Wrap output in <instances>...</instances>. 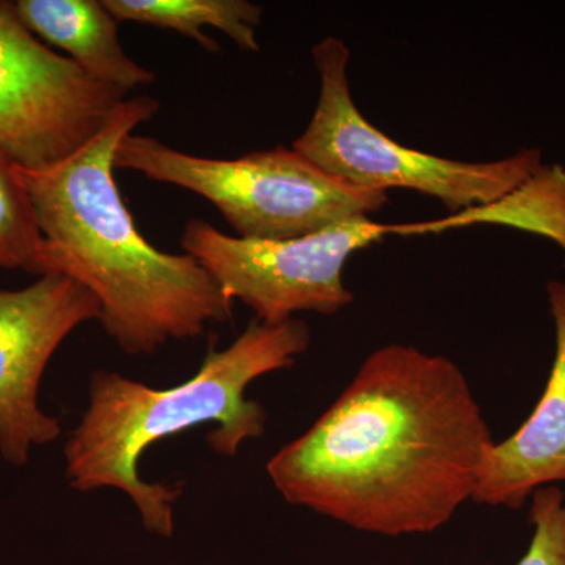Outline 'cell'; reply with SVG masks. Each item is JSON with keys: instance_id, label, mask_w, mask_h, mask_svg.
<instances>
[{"instance_id": "52a82bcc", "label": "cell", "mask_w": 565, "mask_h": 565, "mask_svg": "<svg viewBox=\"0 0 565 565\" xmlns=\"http://www.w3.org/2000/svg\"><path fill=\"white\" fill-rule=\"evenodd\" d=\"M126 93L52 51L0 0V154L25 170L65 161L96 136Z\"/></svg>"}, {"instance_id": "4fadbf2b", "label": "cell", "mask_w": 565, "mask_h": 565, "mask_svg": "<svg viewBox=\"0 0 565 565\" xmlns=\"http://www.w3.org/2000/svg\"><path fill=\"white\" fill-rule=\"evenodd\" d=\"M44 239L17 166L0 154V269L40 275Z\"/></svg>"}, {"instance_id": "5b68a950", "label": "cell", "mask_w": 565, "mask_h": 565, "mask_svg": "<svg viewBox=\"0 0 565 565\" xmlns=\"http://www.w3.org/2000/svg\"><path fill=\"white\" fill-rule=\"evenodd\" d=\"M311 54L321 90L310 125L292 148L345 184L379 192L411 189L456 214L501 199L544 166L542 152L527 148L498 161L463 162L397 143L353 103L348 79L351 51L344 41L327 36Z\"/></svg>"}, {"instance_id": "6da1fadb", "label": "cell", "mask_w": 565, "mask_h": 565, "mask_svg": "<svg viewBox=\"0 0 565 565\" xmlns=\"http://www.w3.org/2000/svg\"><path fill=\"white\" fill-rule=\"evenodd\" d=\"M494 444L459 366L414 345L375 349L313 426L267 463L288 503L362 533L440 530L473 500Z\"/></svg>"}, {"instance_id": "30bf717a", "label": "cell", "mask_w": 565, "mask_h": 565, "mask_svg": "<svg viewBox=\"0 0 565 565\" xmlns=\"http://www.w3.org/2000/svg\"><path fill=\"white\" fill-rule=\"evenodd\" d=\"M14 7L33 35L65 51L93 81L126 95L154 84V73L122 50L118 21L103 0H17Z\"/></svg>"}, {"instance_id": "9c48e42d", "label": "cell", "mask_w": 565, "mask_h": 565, "mask_svg": "<svg viewBox=\"0 0 565 565\" xmlns=\"http://www.w3.org/2000/svg\"><path fill=\"white\" fill-rule=\"evenodd\" d=\"M546 292L556 348L544 394L515 434L490 446L475 503L516 511L535 490L565 482V281H550Z\"/></svg>"}, {"instance_id": "277c9868", "label": "cell", "mask_w": 565, "mask_h": 565, "mask_svg": "<svg viewBox=\"0 0 565 565\" xmlns=\"http://www.w3.org/2000/svg\"><path fill=\"white\" fill-rule=\"evenodd\" d=\"M114 166L203 196L244 239L310 236L370 218L390 202L388 193L345 184L286 147L237 159L200 158L129 134L115 151Z\"/></svg>"}, {"instance_id": "8fae6325", "label": "cell", "mask_w": 565, "mask_h": 565, "mask_svg": "<svg viewBox=\"0 0 565 565\" xmlns=\"http://www.w3.org/2000/svg\"><path fill=\"white\" fill-rule=\"evenodd\" d=\"M512 226L559 245L565 256V167L542 166L514 191L482 206L456 212L441 221L405 223L397 234H438L463 226Z\"/></svg>"}, {"instance_id": "7c38bea8", "label": "cell", "mask_w": 565, "mask_h": 565, "mask_svg": "<svg viewBox=\"0 0 565 565\" xmlns=\"http://www.w3.org/2000/svg\"><path fill=\"white\" fill-rule=\"evenodd\" d=\"M118 22H139L170 29L193 39L210 52L221 50L217 41L203 32L214 28L226 33L243 51L258 52L256 28L263 9L247 0H103Z\"/></svg>"}, {"instance_id": "7a4b0ae2", "label": "cell", "mask_w": 565, "mask_h": 565, "mask_svg": "<svg viewBox=\"0 0 565 565\" xmlns=\"http://www.w3.org/2000/svg\"><path fill=\"white\" fill-rule=\"evenodd\" d=\"M159 109L150 96L126 98L65 161L43 170L17 166L44 239L39 277L63 275L90 289L102 303L104 330L129 355L202 337L210 323L233 318L232 300L202 264L148 243L118 191L115 151Z\"/></svg>"}, {"instance_id": "ba28073f", "label": "cell", "mask_w": 565, "mask_h": 565, "mask_svg": "<svg viewBox=\"0 0 565 565\" xmlns=\"http://www.w3.org/2000/svg\"><path fill=\"white\" fill-rule=\"evenodd\" d=\"M99 319L95 294L63 275L0 289V455L7 462L22 467L33 446L61 435L58 419L40 408L41 377L70 333Z\"/></svg>"}, {"instance_id": "5bb4252c", "label": "cell", "mask_w": 565, "mask_h": 565, "mask_svg": "<svg viewBox=\"0 0 565 565\" xmlns=\"http://www.w3.org/2000/svg\"><path fill=\"white\" fill-rule=\"evenodd\" d=\"M530 522L533 539L515 565H565V494L559 487L535 490Z\"/></svg>"}, {"instance_id": "3957f363", "label": "cell", "mask_w": 565, "mask_h": 565, "mask_svg": "<svg viewBox=\"0 0 565 565\" xmlns=\"http://www.w3.org/2000/svg\"><path fill=\"white\" fill-rule=\"evenodd\" d=\"M311 332L291 318L266 323L253 319L225 351L210 349L189 381L156 390L110 371H96L87 411L65 445L66 476L79 492L118 489L131 498L143 526L172 535L181 484L143 481L141 455L174 435L217 424L207 437L212 451L234 457L241 445L266 433L267 414L245 390L263 375L286 370L307 352Z\"/></svg>"}, {"instance_id": "8992f818", "label": "cell", "mask_w": 565, "mask_h": 565, "mask_svg": "<svg viewBox=\"0 0 565 565\" xmlns=\"http://www.w3.org/2000/svg\"><path fill=\"white\" fill-rule=\"evenodd\" d=\"M394 234V225L362 218L285 241L230 236L203 218L185 223L181 245L226 299L241 300L266 323L296 313L334 315L352 302L343 270L353 253Z\"/></svg>"}]
</instances>
